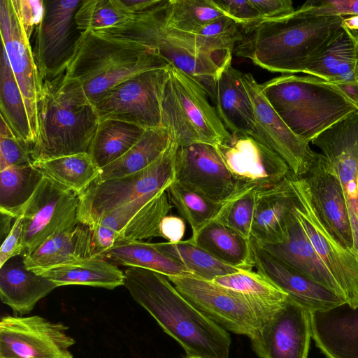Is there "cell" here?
<instances>
[{
    "mask_svg": "<svg viewBox=\"0 0 358 358\" xmlns=\"http://www.w3.org/2000/svg\"><path fill=\"white\" fill-rule=\"evenodd\" d=\"M124 286L187 356L229 358L231 338L225 329L185 299L166 276L137 267L124 271Z\"/></svg>",
    "mask_w": 358,
    "mask_h": 358,
    "instance_id": "obj_1",
    "label": "cell"
},
{
    "mask_svg": "<svg viewBox=\"0 0 358 358\" xmlns=\"http://www.w3.org/2000/svg\"><path fill=\"white\" fill-rule=\"evenodd\" d=\"M342 16H317L299 8L243 29L234 53L266 71L303 73L308 60L343 27Z\"/></svg>",
    "mask_w": 358,
    "mask_h": 358,
    "instance_id": "obj_2",
    "label": "cell"
},
{
    "mask_svg": "<svg viewBox=\"0 0 358 358\" xmlns=\"http://www.w3.org/2000/svg\"><path fill=\"white\" fill-rule=\"evenodd\" d=\"M169 66L148 47L87 31L82 33L62 80L94 106L122 81L146 71Z\"/></svg>",
    "mask_w": 358,
    "mask_h": 358,
    "instance_id": "obj_3",
    "label": "cell"
},
{
    "mask_svg": "<svg viewBox=\"0 0 358 358\" xmlns=\"http://www.w3.org/2000/svg\"><path fill=\"white\" fill-rule=\"evenodd\" d=\"M100 118L94 106L62 81L45 80L37 103L34 162L88 152Z\"/></svg>",
    "mask_w": 358,
    "mask_h": 358,
    "instance_id": "obj_4",
    "label": "cell"
},
{
    "mask_svg": "<svg viewBox=\"0 0 358 358\" xmlns=\"http://www.w3.org/2000/svg\"><path fill=\"white\" fill-rule=\"evenodd\" d=\"M260 87L290 130L308 143L358 110L334 84L310 75L283 74Z\"/></svg>",
    "mask_w": 358,
    "mask_h": 358,
    "instance_id": "obj_5",
    "label": "cell"
},
{
    "mask_svg": "<svg viewBox=\"0 0 358 358\" xmlns=\"http://www.w3.org/2000/svg\"><path fill=\"white\" fill-rule=\"evenodd\" d=\"M166 1L163 0L149 13L92 32L106 38L135 43L152 49L171 66L201 83L211 98L215 80L232 57L221 59L201 51L167 28L163 21Z\"/></svg>",
    "mask_w": 358,
    "mask_h": 358,
    "instance_id": "obj_6",
    "label": "cell"
},
{
    "mask_svg": "<svg viewBox=\"0 0 358 358\" xmlns=\"http://www.w3.org/2000/svg\"><path fill=\"white\" fill-rule=\"evenodd\" d=\"M204 87L184 71L169 66L162 99L161 127L179 147L203 143L214 147L228 138Z\"/></svg>",
    "mask_w": 358,
    "mask_h": 358,
    "instance_id": "obj_7",
    "label": "cell"
},
{
    "mask_svg": "<svg viewBox=\"0 0 358 358\" xmlns=\"http://www.w3.org/2000/svg\"><path fill=\"white\" fill-rule=\"evenodd\" d=\"M178 148L173 140L166 152L145 169L122 177L94 181L80 195L78 221L92 227L103 215L122 205L145 195L166 191L176 180Z\"/></svg>",
    "mask_w": 358,
    "mask_h": 358,
    "instance_id": "obj_8",
    "label": "cell"
},
{
    "mask_svg": "<svg viewBox=\"0 0 358 358\" xmlns=\"http://www.w3.org/2000/svg\"><path fill=\"white\" fill-rule=\"evenodd\" d=\"M176 289L226 331L251 338L280 307L220 287L194 275L167 277Z\"/></svg>",
    "mask_w": 358,
    "mask_h": 358,
    "instance_id": "obj_9",
    "label": "cell"
},
{
    "mask_svg": "<svg viewBox=\"0 0 358 358\" xmlns=\"http://www.w3.org/2000/svg\"><path fill=\"white\" fill-rule=\"evenodd\" d=\"M289 180L295 194V213L314 249L346 302L353 308L358 307L357 255L340 245L325 229L311 203L304 178L291 172Z\"/></svg>",
    "mask_w": 358,
    "mask_h": 358,
    "instance_id": "obj_10",
    "label": "cell"
},
{
    "mask_svg": "<svg viewBox=\"0 0 358 358\" xmlns=\"http://www.w3.org/2000/svg\"><path fill=\"white\" fill-rule=\"evenodd\" d=\"M83 0H43V14L36 27L34 57L45 80L64 75L82 36L76 13Z\"/></svg>",
    "mask_w": 358,
    "mask_h": 358,
    "instance_id": "obj_11",
    "label": "cell"
},
{
    "mask_svg": "<svg viewBox=\"0 0 358 358\" xmlns=\"http://www.w3.org/2000/svg\"><path fill=\"white\" fill-rule=\"evenodd\" d=\"M169 67L142 72L113 87L94 105L100 120H121L146 129L161 127Z\"/></svg>",
    "mask_w": 358,
    "mask_h": 358,
    "instance_id": "obj_12",
    "label": "cell"
},
{
    "mask_svg": "<svg viewBox=\"0 0 358 358\" xmlns=\"http://www.w3.org/2000/svg\"><path fill=\"white\" fill-rule=\"evenodd\" d=\"M80 195L44 176L16 217L24 221V252L29 253L51 236L77 224Z\"/></svg>",
    "mask_w": 358,
    "mask_h": 358,
    "instance_id": "obj_13",
    "label": "cell"
},
{
    "mask_svg": "<svg viewBox=\"0 0 358 358\" xmlns=\"http://www.w3.org/2000/svg\"><path fill=\"white\" fill-rule=\"evenodd\" d=\"M67 329L39 315H6L0 322V358H73L75 340Z\"/></svg>",
    "mask_w": 358,
    "mask_h": 358,
    "instance_id": "obj_14",
    "label": "cell"
},
{
    "mask_svg": "<svg viewBox=\"0 0 358 358\" xmlns=\"http://www.w3.org/2000/svg\"><path fill=\"white\" fill-rule=\"evenodd\" d=\"M215 149L241 187H270L291 173L289 166L278 154L251 136L231 133Z\"/></svg>",
    "mask_w": 358,
    "mask_h": 358,
    "instance_id": "obj_15",
    "label": "cell"
},
{
    "mask_svg": "<svg viewBox=\"0 0 358 358\" xmlns=\"http://www.w3.org/2000/svg\"><path fill=\"white\" fill-rule=\"evenodd\" d=\"M311 143L318 147L341 184L358 256V110L336 122Z\"/></svg>",
    "mask_w": 358,
    "mask_h": 358,
    "instance_id": "obj_16",
    "label": "cell"
},
{
    "mask_svg": "<svg viewBox=\"0 0 358 358\" xmlns=\"http://www.w3.org/2000/svg\"><path fill=\"white\" fill-rule=\"evenodd\" d=\"M0 32L2 48L24 97L36 139L37 103L44 81L14 0L0 1Z\"/></svg>",
    "mask_w": 358,
    "mask_h": 358,
    "instance_id": "obj_17",
    "label": "cell"
},
{
    "mask_svg": "<svg viewBox=\"0 0 358 358\" xmlns=\"http://www.w3.org/2000/svg\"><path fill=\"white\" fill-rule=\"evenodd\" d=\"M243 82L250 96L256 120L255 138L264 143L287 164L292 173L303 177L312 166L316 152L287 126L263 94L251 73L243 75Z\"/></svg>",
    "mask_w": 358,
    "mask_h": 358,
    "instance_id": "obj_18",
    "label": "cell"
},
{
    "mask_svg": "<svg viewBox=\"0 0 358 358\" xmlns=\"http://www.w3.org/2000/svg\"><path fill=\"white\" fill-rule=\"evenodd\" d=\"M311 336L310 312L287 297L250 339L260 358H307Z\"/></svg>",
    "mask_w": 358,
    "mask_h": 358,
    "instance_id": "obj_19",
    "label": "cell"
},
{
    "mask_svg": "<svg viewBox=\"0 0 358 358\" xmlns=\"http://www.w3.org/2000/svg\"><path fill=\"white\" fill-rule=\"evenodd\" d=\"M303 177L311 203L325 229L340 245L353 251V233L344 192L336 173L322 153L316 152L312 166Z\"/></svg>",
    "mask_w": 358,
    "mask_h": 358,
    "instance_id": "obj_20",
    "label": "cell"
},
{
    "mask_svg": "<svg viewBox=\"0 0 358 358\" xmlns=\"http://www.w3.org/2000/svg\"><path fill=\"white\" fill-rule=\"evenodd\" d=\"M175 177L179 182L217 202L229 201L241 188L225 167L215 147L208 144L178 146Z\"/></svg>",
    "mask_w": 358,
    "mask_h": 358,
    "instance_id": "obj_21",
    "label": "cell"
},
{
    "mask_svg": "<svg viewBox=\"0 0 358 358\" xmlns=\"http://www.w3.org/2000/svg\"><path fill=\"white\" fill-rule=\"evenodd\" d=\"M250 243L252 265L257 271L310 313L346 302L343 297L273 257L252 238Z\"/></svg>",
    "mask_w": 358,
    "mask_h": 358,
    "instance_id": "obj_22",
    "label": "cell"
},
{
    "mask_svg": "<svg viewBox=\"0 0 358 358\" xmlns=\"http://www.w3.org/2000/svg\"><path fill=\"white\" fill-rule=\"evenodd\" d=\"M311 334L327 358H358V307L347 302L310 313Z\"/></svg>",
    "mask_w": 358,
    "mask_h": 358,
    "instance_id": "obj_23",
    "label": "cell"
},
{
    "mask_svg": "<svg viewBox=\"0 0 358 358\" xmlns=\"http://www.w3.org/2000/svg\"><path fill=\"white\" fill-rule=\"evenodd\" d=\"M258 244L283 264L343 298L339 286L314 249L294 208L289 219L286 236L282 242Z\"/></svg>",
    "mask_w": 358,
    "mask_h": 358,
    "instance_id": "obj_24",
    "label": "cell"
},
{
    "mask_svg": "<svg viewBox=\"0 0 358 358\" xmlns=\"http://www.w3.org/2000/svg\"><path fill=\"white\" fill-rule=\"evenodd\" d=\"M227 62L215 80L211 99L215 110L230 133L256 134V120L250 96L239 70Z\"/></svg>",
    "mask_w": 358,
    "mask_h": 358,
    "instance_id": "obj_25",
    "label": "cell"
},
{
    "mask_svg": "<svg viewBox=\"0 0 358 358\" xmlns=\"http://www.w3.org/2000/svg\"><path fill=\"white\" fill-rule=\"evenodd\" d=\"M294 205L289 174L275 185L257 189L251 238L259 244L282 242Z\"/></svg>",
    "mask_w": 358,
    "mask_h": 358,
    "instance_id": "obj_26",
    "label": "cell"
},
{
    "mask_svg": "<svg viewBox=\"0 0 358 358\" xmlns=\"http://www.w3.org/2000/svg\"><path fill=\"white\" fill-rule=\"evenodd\" d=\"M92 230L87 224H77L58 232L23 256L27 269L48 268L96 257Z\"/></svg>",
    "mask_w": 358,
    "mask_h": 358,
    "instance_id": "obj_27",
    "label": "cell"
},
{
    "mask_svg": "<svg viewBox=\"0 0 358 358\" xmlns=\"http://www.w3.org/2000/svg\"><path fill=\"white\" fill-rule=\"evenodd\" d=\"M58 286L11 259L0 267V297L15 314L26 315Z\"/></svg>",
    "mask_w": 358,
    "mask_h": 358,
    "instance_id": "obj_28",
    "label": "cell"
},
{
    "mask_svg": "<svg viewBox=\"0 0 358 358\" xmlns=\"http://www.w3.org/2000/svg\"><path fill=\"white\" fill-rule=\"evenodd\" d=\"M357 51L348 30L343 26L331 39L307 62L304 73L333 84L355 83Z\"/></svg>",
    "mask_w": 358,
    "mask_h": 358,
    "instance_id": "obj_29",
    "label": "cell"
},
{
    "mask_svg": "<svg viewBox=\"0 0 358 358\" xmlns=\"http://www.w3.org/2000/svg\"><path fill=\"white\" fill-rule=\"evenodd\" d=\"M31 270L58 287L80 285L113 289L124 283V272L102 257Z\"/></svg>",
    "mask_w": 358,
    "mask_h": 358,
    "instance_id": "obj_30",
    "label": "cell"
},
{
    "mask_svg": "<svg viewBox=\"0 0 358 358\" xmlns=\"http://www.w3.org/2000/svg\"><path fill=\"white\" fill-rule=\"evenodd\" d=\"M104 258L128 267L148 269L166 277L192 275L183 265L161 252L155 243L117 240Z\"/></svg>",
    "mask_w": 358,
    "mask_h": 358,
    "instance_id": "obj_31",
    "label": "cell"
},
{
    "mask_svg": "<svg viewBox=\"0 0 358 358\" xmlns=\"http://www.w3.org/2000/svg\"><path fill=\"white\" fill-rule=\"evenodd\" d=\"M189 240L227 265L245 270L253 268L250 240L219 222H210Z\"/></svg>",
    "mask_w": 358,
    "mask_h": 358,
    "instance_id": "obj_32",
    "label": "cell"
},
{
    "mask_svg": "<svg viewBox=\"0 0 358 358\" xmlns=\"http://www.w3.org/2000/svg\"><path fill=\"white\" fill-rule=\"evenodd\" d=\"M172 141L166 129H147L124 155L101 169L96 181L124 176L145 169L166 152Z\"/></svg>",
    "mask_w": 358,
    "mask_h": 358,
    "instance_id": "obj_33",
    "label": "cell"
},
{
    "mask_svg": "<svg viewBox=\"0 0 358 358\" xmlns=\"http://www.w3.org/2000/svg\"><path fill=\"white\" fill-rule=\"evenodd\" d=\"M146 129L113 119L100 120L88 153L101 169L124 155Z\"/></svg>",
    "mask_w": 358,
    "mask_h": 358,
    "instance_id": "obj_34",
    "label": "cell"
},
{
    "mask_svg": "<svg viewBox=\"0 0 358 358\" xmlns=\"http://www.w3.org/2000/svg\"><path fill=\"white\" fill-rule=\"evenodd\" d=\"M33 164L44 176L82 194L100 176L101 169L88 152L36 161Z\"/></svg>",
    "mask_w": 358,
    "mask_h": 358,
    "instance_id": "obj_35",
    "label": "cell"
},
{
    "mask_svg": "<svg viewBox=\"0 0 358 358\" xmlns=\"http://www.w3.org/2000/svg\"><path fill=\"white\" fill-rule=\"evenodd\" d=\"M1 117L15 136L31 146L36 141L24 97L2 48L0 60Z\"/></svg>",
    "mask_w": 358,
    "mask_h": 358,
    "instance_id": "obj_36",
    "label": "cell"
},
{
    "mask_svg": "<svg viewBox=\"0 0 358 358\" xmlns=\"http://www.w3.org/2000/svg\"><path fill=\"white\" fill-rule=\"evenodd\" d=\"M167 193L173 207L189 224L192 240L206 226L217 219L227 202L213 201L177 180L169 187Z\"/></svg>",
    "mask_w": 358,
    "mask_h": 358,
    "instance_id": "obj_37",
    "label": "cell"
},
{
    "mask_svg": "<svg viewBox=\"0 0 358 358\" xmlns=\"http://www.w3.org/2000/svg\"><path fill=\"white\" fill-rule=\"evenodd\" d=\"M173 31L201 51L221 59L232 57L243 36L241 26L227 16L217 18L194 33Z\"/></svg>",
    "mask_w": 358,
    "mask_h": 358,
    "instance_id": "obj_38",
    "label": "cell"
},
{
    "mask_svg": "<svg viewBox=\"0 0 358 358\" xmlns=\"http://www.w3.org/2000/svg\"><path fill=\"white\" fill-rule=\"evenodd\" d=\"M43 174L33 164L0 171V212L16 217L34 194Z\"/></svg>",
    "mask_w": 358,
    "mask_h": 358,
    "instance_id": "obj_39",
    "label": "cell"
},
{
    "mask_svg": "<svg viewBox=\"0 0 358 358\" xmlns=\"http://www.w3.org/2000/svg\"><path fill=\"white\" fill-rule=\"evenodd\" d=\"M155 245L161 252L186 267L192 275L206 280L212 281L217 277L242 269L217 260L189 239L175 243H157Z\"/></svg>",
    "mask_w": 358,
    "mask_h": 358,
    "instance_id": "obj_40",
    "label": "cell"
},
{
    "mask_svg": "<svg viewBox=\"0 0 358 358\" xmlns=\"http://www.w3.org/2000/svg\"><path fill=\"white\" fill-rule=\"evenodd\" d=\"M223 16L213 0H170L163 9L164 25L182 33H194Z\"/></svg>",
    "mask_w": 358,
    "mask_h": 358,
    "instance_id": "obj_41",
    "label": "cell"
},
{
    "mask_svg": "<svg viewBox=\"0 0 358 358\" xmlns=\"http://www.w3.org/2000/svg\"><path fill=\"white\" fill-rule=\"evenodd\" d=\"M212 282L271 306H281L288 297L264 275L252 270L241 269L234 273L217 277Z\"/></svg>",
    "mask_w": 358,
    "mask_h": 358,
    "instance_id": "obj_42",
    "label": "cell"
},
{
    "mask_svg": "<svg viewBox=\"0 0 358 358\" xmlns=\"http://www.w3.org/2000/svg\"><path fill=\"white\" fill-rule=\"evenodd\" d=\"M173 206L167 190L162 192L144 206L119 233L117 240L142 241L161 237L160 224Z\"/></svg>",
    "mask_w": 358,
    "mask_h": 358,
    "instance_id": "obj_43",
    "label": "cell"
},
{
    "mask_svg": "<svg viewBox=\"0 0 358 358\" xmlns=\"http://www.w3.org/2000/svg\"><path fill=\"white\" fill-rule=\"evenodd\" d=\"M131 18L115 0H83L75 15L81 33L106 29Z\"/></svg>",
    "mask_w": 358,
    "mask_h": 358,
    "instance_id": "obj_44",
    "label": "cell"
},
{
    "mask_svg": "<svg viewBox=\"0 0 358 358\" xmlns=\"http://www.w3.org/2000/svg\"><path fill=\"white\" fill-rule=\"evenodd\" d=\"M257 189L243 187L229 201L215 220L250 240Z\"/></svg>",
    "mask_w": 358,
    "mask_h": 358,
    "instance_id": "obj_45",
    "label": "cell"
},
{
    "mask_svg": "<svg viewBox=\"0 0 358 358\" xmlns=\"http://www.w3.org/2000/svg\"><path fill=\"white\" fill-rule=\"evenodd\" d=\"M32 146L17 137L1 117L0 171L8 167L31 164Z\"/></svg>",
    "mask_w": 358,
    "mask_h": 358,
    "instance_id": "obj_46",
    "label": "cell"
},
{
    "mask_svg": "<svg viewBox=\"0 0 358 358\" xmlns=\"http://www.w3.org/2000/svg\"><path fill=\"white\" fill-rule=\"evenodd\" d=\"M159 194L145 195L122 205L103 215L96 224L108 227L119 234L131 218Z\"/></svg>",
    "mask_w": 358,
    "mask_h": 358,
    "instance_id": "obj_47",
    "label": "cell"
},
{
    "mask_svg": "<svg viewBox=\"0 0 358 358\" xmlns=\"http://www.w3.org/2000/svg\"><path fill=\"white\" fill-rule=\"evenodd\" d=\"M299 9L317 16H358V0L308 1Z\"/></svg>",
    "mask_w": 358,
    "mask_h": 358,
    "instance_id": "obj_48",
    "label": "cell"
},
{
    "mask_svg": "<svg viewBox=\"0 0 358 358\" xmlns=\"http://www.w3.org/2000/svg\"><path fill=\"white\" fill-rule=\"evenodd\" d=\"M226 16L241 26L242 30L260 22L259 13L250 0H213Z\"/></svg>",
    "mask_w": 358,
    "mask_h": 358,
    "instance_id": "obj_49",
    "label": "cell"
},
{
    "mask_svg": "<svg viewBox=\"0 0 358 358\" xmlns=\"http://www.w3.org/2000/svg\"><path fill=\"white\" fill-rule=\"evenodd\" d=\"M24 221L22 216L15 217L11 231L1 243L0 267L10 259L24 252Z\"/></svg>",
    "mask_w": 358,
    "mask_h": 358,
    "instance_id": "obj_50",
    "label": "cell"
},
{
    "mask_svg": "<svg viewBox=\"0 0 358 358\" xmlns=\"http://www.w3.org/2000/svg\"><path fill=\"white\" fill-rule=\"evenodd\" d=\"M25 30L30 37L33 28L41 22L43 14V0H14Z\"/></svg>",
    "mask_w": 358,
    "mask_h": 358,
    "instance_id": "obj_51",
    "label": "cell"
},
{
    "mask_svg": "<svg viewBox=\"0 0 358 358\" xmlns=\"http://www.w3.org/2000/svg\"><path fill=\"white\" fill-rule=\"evenodd\" d=\"M250 2L257 10L260 21L280 17L295 10L290 0H250Z\"/></svg>",
    "mask_w": 358,
    "mask_h": 358,
    "instance_id": "obj_52",
    "label": "cell"
},
{
    "mask_svg": "<svg viewBox=\"0 0 358 358\" xmlns=\"http://www.w3.org/2000/svg\"><path fill=\"white\" fill-rule=\"evenodd\" d=\"M90 227L92 230V244L95 255L104 257L105 253L116 242L118 234L113 229L101 224H96Z\"/></svg>",
    "mask_w": 358,
    "mask_h": 358,
    "instance_id": "obj_53",
    "label": "cell"
},
{
    "mask_svg": "<svg viewBox=\"0 0 358 358\" xmlns=\"http://www.w3.org/2000/svg\"><path fill=\"white\" fill-rule=\"evenodd\" d=\"M185 229V221L181 217L168 215L161 222L160 235L167 242L175 243L182 241Z\"/></svg>",
    "mask_w": 358,
    "mask_h": 358,
    "instance_id": "obj_54",
    "label": "cell"
},
{
    "mask_svg": "<svg viewBox=\"0 0 358 358\" xmlns=\"http://www.w3.org/2000/svg\"><path fill=\"white\" fill-rule=\"evenodd\" d=\"M117 5L131 17L149 13L163 0H115Z\"/></svg>",
    "mask_w": 358,
    "mask_h": 358,
    "instance_id": "obj_55",
    "label": "cell"
},
{
    "mask_svg": "<svg viewBox=\"0 0 358 358\" xmlns=\"http://www.w3.org/2000/svg\"><path fill=\"white\" fill-rule=\"evenodd\" d=\"M358 110V83L334 84Z\"/></svg>",
    "mask_w": 358,
    "mask_h": 358,
    "instance_id": "obj_56",
    "label": "cell"
},
{
    "mask_svg": "<svg viewBox=\"0 0 358 358\" xmlns=\"http://www.w3.org/2000/svg\"><path fill=\"white\" fill-rule=\"evenodd\" d=\"M15 219L9 214L1 213V238L2 242L4 241L6 237L8 235L12 229L13 225L11 224L12 220Z\"/></svg>",
    "mask_w": 358,
    "mask_h": 358,
    "instance_id": "obj_57",
    "label": "cell"
},
{
    "mask_svg": "<svg viewBox=\"0 0 358 358\" xmlns=\"http://www.w3.org/2000/svg\"><path fill=\"white\" fill-rule=\"evenodd\" d=\"M346 29L348 30L350 35L351 36V37L355 43V48H356V51H357L356 78H357V80L358 81V33L348 30V29Z\"/></svg>",
    "mask_w": 358,
    "mask_h": 358,
    "instance_id": "obj_58",
    "label": "cell"
},
{
    "mask_svg": "<svg viewBox=\"0 0 358 358\" xmlns=\"http://www.w3.org/2000/svg\"><path fill=\"white\" fill-rule=\"evenodd\" d=\"M185 358H201V357H190V356L187 355Z\"/></svg>",
    "mask_w": 358,
    "mask_h": 358,
    "instance_id": "obj_59",
    "label": "cell"
}]
</instances>
